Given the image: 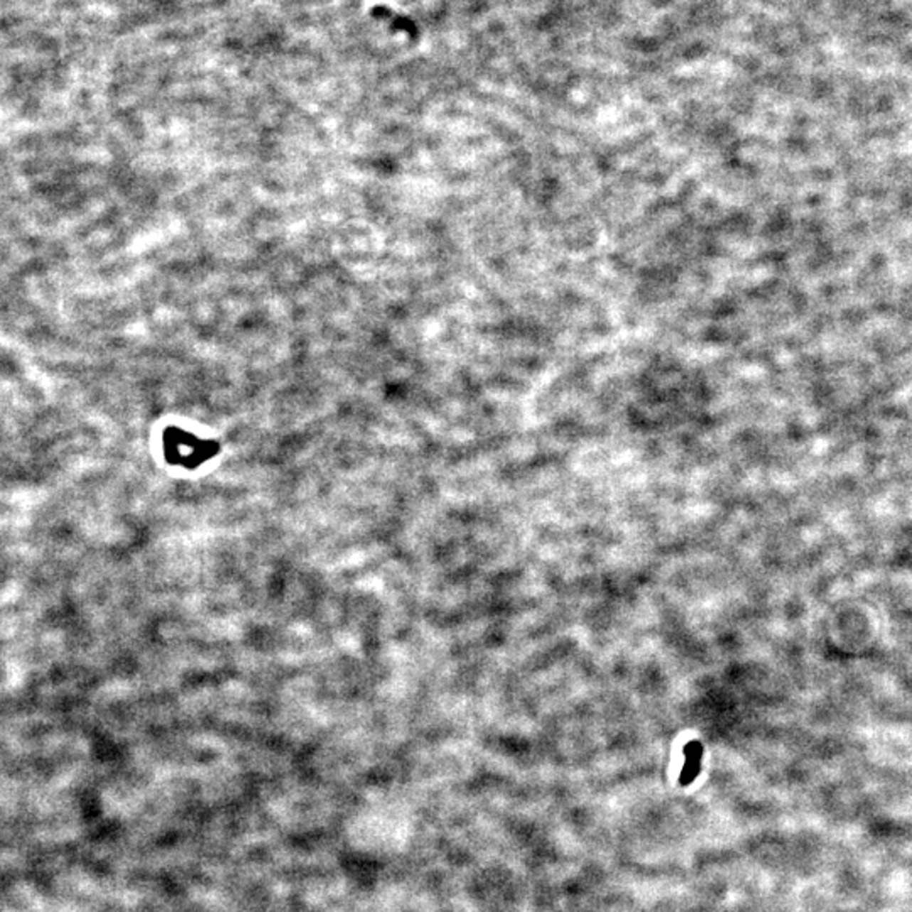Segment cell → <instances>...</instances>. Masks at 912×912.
<instances>
[{
	"label": "cell",
	"mask_w": 912,
	"mask_h": 912,
	"mask_svg": "<svg viewBox=\"0 0 912 912\" xmlns=\"http://www.w3.org/2000/svg\"><path fill=\"white\" fill-rule=\"evenodd\" d=\"M686 751H688V758H686V764H688V765L684 767L683 783H689V780L698 774L699 758H701V747H699L698 743H691V745H688V748H686Z\"/></svg>",
	"instance_id": "6da1fadb"
}]
</instances>
